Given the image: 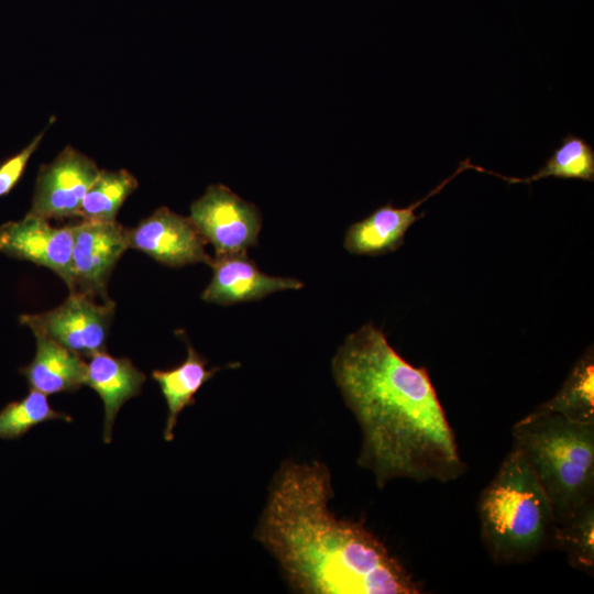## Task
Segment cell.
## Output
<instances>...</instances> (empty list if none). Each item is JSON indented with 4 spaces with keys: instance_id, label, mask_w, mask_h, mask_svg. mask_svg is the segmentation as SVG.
I'll use <instances>...</instances> for the list:
<instances>
[{
    "instance_id": "cell-1",
    "label": "cell",
    "mask_w": 594,
    "mask_h": 594,
    "mask_svg": "<svg viewBox=\"0 0 594 594\" xmlns=\"http://www.w3.org/2000/svg\"><path fill=\"white\" fill-rule=\"evenodd\" d=\"M333 378L362 431L360 466L380 487L393 480L447 483L462 476L453 430L425 367H416L367 323L332 359Z\"/></svg>"
},
{
    "instance_id": "cell-2",
    "label": "cell",
    "mask_w": 594,
    "mask_h": 594,
    "mask_svg": "<svg viewBox=\"0 0 594 594\" xmlns=\"http://www.w3.org/2000/svg\"><path fill=\"white\" fill-rule=\"evenodd\" d=\"M331 474L320 462H286L275 475L256 539L289 585L307 594H419L414 579L361 521L329 507Z\"/></svg>"
},
{
    "instance_id": "cell-3",
    "label": "cell",
    "mask_w": 594,
    "mask_h": 594,
    "mask_svg": "<svg viewBox=\"0 0 594 594\" xmlns=\"http://www.w3.org/2000/svg\"><path fill=\"white\" fill-rule=\"evenodd\" d=\"M481 539L497 564H521L551 549V503L521 452L513 446L477 502Z\"/></svg>"
},
{
    "instance_id": "cell-4",
    "label": "cell",
    "mask_w": 594,
    "mask_h": 594,
    "mask_svg": "<svg viewBox=\"0 0 594 594\" xmlns=\"http://www.w3.org/2000/svg\"><path fill=\"white\" fill-rule=\"evenodd\" d=\"M512 435L544 490L556 522L594 498V424L528 414L514 425Z\"/></svg>"
},
{
    "instance_id": "cell-5",
    "label": "cell",
    "mask_w": 594,
    "mask_h": 594,
    "mask_svg": "<svg viewBox=\"0 0 594 594\" xmlns=\"http://www.w3.org/2000/svg\"><path fill=\"white\" fill-rule=\"evenodd\" d=\"M95 298L72 292L59 306L33 315H21V324L41 332L68 350L89 358L105 351L116 304H98Z\"/></svg>"
},
{
    "instance_id": "cell-6",
    "label": "cell",
    "mask_w": 594,
    "mask_h": 594,
    "mask_svg": "<svg viewBox=\"0 0 594 594\" xmlns=\"http://www.w3.org/2000/svg\"><path fill=\"white\" fill-rule=\"evenodd\" d=\"M190 219L216 256L246 252L257 244L262 228L257 207L221 184L210 185L191 204Z\"/></svg>"
},
{
    "instance_id": "cell-7",
    "label": "cell",
    "mask_w": 594,
    "mask_h": 594,
    "mask_svg": "<svg viewBox=\"0 0 594 594\" xmlns=\"http://www.w3.org/2000/svg\"><path fill=\"white\" fill-rule=\"evenodd\" d=\"M74 292L109 300L110 275L127 249L129 229L114 221H87L72 226Z\"/></svg>"
},
{
    "instance_id": "cell-8",
    "label": "cell",
    "mask_w": 594,
    "mask_h": 594,
    "mask_svg": "<svg viewBox=\"0 0 594 594\" xmlns=\"http://www.w3.org/2000/svg\"><path fill=\"white\" fill-rule=\"evenodd\" d=\"M99 172L92 158L70 145L65 146L41 167L29 212L47 220L77 217Z\"/></svg>"
},
{
    "instance_id": "cell-9",
    "label": "cell",
    "mask_w": 594,
    "mask_h": 594,
    "mask_svg": "<svg viewBox=\"0 0 594 594\" xmlns=\"http://www.w3.org/2000/svg\"><path fill=\"white\" fill-rule=\"evenodd\" d=\"M72 226L56 228L48 220L28 212L19 221L0 227V252L54 272L74 292Z\"/></svg>"
},
{
    "instance_id": "cell-10",
    "label": "cell",
    "mask_w": 594,
    "mask_h": 594,
    "mask_svg": "<svg viewBox=\"0 0 594 594\" xmlns=\"http://www.w3.org/2000/svg\"><path fill=\"white\" fill-rule=\"evenodd\" d=\"M205 244L206 240L190 217L180 216L167 207L156 209L129 229V248L172 267L196 263L210 265L212 257L206 253Z\"/></svg>"
},
{
    "instance_id": "cell-11",
    "label": "cell",
    "mask_w": 594,
    "mask_h": 594,
    "mask_svg": "<svg viewBox=\"0 0 594 594\" xmlns=\"http://www.w3.org/2000/svg\"><path fill=\"white\" fill-rule=\"evenodd\" d=\"M212 278L201 299L221 306L258 300L287 289H300L304 283L296 278L270 276L258 270L246 252L219 255L209 265Z\"/></svg>"
},
{
    "instance_id": "cell-12",
    "label": "cell",
    "mask_w": 594,
    "mask_h": 594,
    "mask_svg": "<svg viewBox=\"0 0 594 594\" xmlns=\"http://www.w3.org/2000/svg\"><path fill=\"white\" fill-rule=\"evenodd\" d=\"M474 165L466 158L461 162L457 170L430 190L424 198L408 207L396 208L392 204L384 205L366 218L351 224L344 238V248L352 254L382 255L396 251L403 245L407 230L424 213L416 215L415 210L426 200L441 191V189L461 172Z\"/></svg>"
},
{
    "instance_id": "cell-13",
    "label": "cell",
    "mask_w": 594,
    "mask_h": 594,
    "mask_svg": "<svg viewBox=\"0 0 594 594\" xmlns=\"http://www.w3.org/2000/svg\"><path fill=\"white\" fill-rule=\"evenodd\" d=\"M85 385L103 403L102 440L110 443L117 414L124 403L141 393L146 375L130 359L100 351L88 358Z\"/></svg>"
},
{
    "instance_id": "cell-14",
    "label": "cell",
    "mask_w": 594,
    "mask_h": 594,
    "mask_svg": "<svg viewBox=\"0 0 594 594\" xmlns=\"http://www.w3.org/2000/svg\"><path fill=\"white\" fill-rule=\"evenodd\" d=\"M36 352L32 362L20 369L30 389L45 395L73 393L85 385L87 362L82 356L41 332H33Z\"/></svg>"
},
{
    "instance_id": "cell-15",
    "label": "cell",
    "mask_w": 594,
    "mask_h": 594,
    "mask_svg": "<svg viewBox=\"0 0 594 594\" xmlns=\"http://www.w3.org/2000/svg\"><path fill=\"white\" fill-rule=\"evenodd\" d=\"M187 358L169 370H155L152 377L161 388L167 405V418L164 428V439H174V428L179 414L195 403V395L209 381L219 367L207 369L208 361L201 356L186 340Z\"/></svg>"
},
{
    "instance_id": "cell-16",
    "label": "cell",
    "mask_w": 594,
    "mask_h": 594,
    "mask_svg": "<svg viewBox=\"0 0 594 594\" xmlns=\"http://www.w3.org/2000/svg\"><path fill=\"white\" fill-rule=\"evenodd\" d=\"M531 415L554 414L579 424H594V351L587 348L561 388Z\"/></svg>"
},
{
    "instance_id": "cell-17",
    "label": "cell",
    "mask_w": 594,
    "mask_h": 594,
    "mask_svg": "<svg viewBox=\"0 0 594 594\" xmlns=\"http://www.w3.org/2000/svg\"><path fill=\"white\" fill-rule=\"evenodd\" d=\"M551 549L563 551L570 565L591 576L594 573V498L571 516L556 522Z\"/></svg>"
},
{
    "instance_id": "cell-18",
    "label": "cell",
    "mask_w": 594,
    "mask_h": 594,
    "mask_svg": "<svg viewBox=\"0 0 594 594\" xmlns=\"http://www.w3.org/2000/svg\"><path fill=\"white\" fill-rule=\"evenodd\" d=\"M138 179L127 169H100L80 205L78 216L87 221H114Z\"/></svg>"
},
{
    "instance_id": "cell-19",
    "label": "cell",
    "mask_w": 594,
    "mask_h": 594,
    "mask_svg": "<svg viewBox=\"0 0 594 594\" xmlns=\"http://www.w3.org/2000/svg\"><path fill=\"white\" fill-rule=\"evenodd\" d=\"M508 184H530L547 177L575 178L594 180V150L582 138L569 134L562 139L561 144L553 151L542 167L526 178L506 177L493 172Z\"/></svg>"
},
{
    "instance_id": "cell-20",
    "label": "cell",
    "mask_w": 594,
    "mask_h": 594,
    "mask_svg": "<svg viewBox=\"0 0 594 594\" xmlns=\"http://www.w3.org/2000/svg\"><path fill=\"white\" fill-rule=\"evenodd\" d=\"M57 419L73 420L67 414L53 409L47 395L30 389L25 397L9 403L0 410V439L16 440L33 427Z\"/></svg>"
},
{
    "instance_id": "cell-21",
    "label": "cell",
    "mask_w": 594,
    "mask_h": 594,
    "mask_svg": "<svg viewBox=\"0 0 594 594\" xmlns=\"http://www.w3.org/2000/svg\"><path fill=\"white\" fill-rule=\"evenodd\" d=\"M55 118L51 119L47 127L44 128L35 138L19 153L10 156L0 164V197L8 195L21 179L29 160L38 147L45 132Z\"/></svg>"
}]
</instances>
